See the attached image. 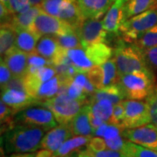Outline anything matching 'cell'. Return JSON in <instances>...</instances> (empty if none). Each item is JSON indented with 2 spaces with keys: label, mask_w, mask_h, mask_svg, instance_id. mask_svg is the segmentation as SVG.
<instances>
[{
  "label": "cell",
  "mask_w": 157,
  "mask_h": 157,
  "mask_svg": "<svg viewBox=\"0 0 157 157\" xmlns=\"http://www.w3.org/2000/svg\"><path fill=\"white\" fill-rule=\"evenodd\" d=\"M46 132L45 129L39 127L14 125L1 135V145H4L6 155L36 152L39 149L41 140Z\"/></svg>",
  "instance_id": "1"
},
{
  "label": "cell",
  "mask_w": 157,
  "mask_h": 157,
  "mask_svg": "<svg viewBox=\"0 0 157 157\" xmlns=\"http://www.w3.org/2000/svg\"><path fill=\"white\" fill-rule=\"evenodd\" d=\"M113 59L117 67L120 76L133 72L151 73L141 51L134 44L119 39L113 49ZM154 74V73H153Z\"/></svg>",
  "instance_id": "2"
},
{
  "label": "cell",
  "mask_w": 157,
  "mask_h": 157,
  "mask_svg": "<svg viewBox=\"0 0 157 157\" xmlns=\"http://www.w3.org/2000/svg\"><path fill=\"white\" fill-rule=\"evenodd\" d=\"M156 83L151 73L133 72L121 75L118 84L123 92L126 100H144L150 94Z\"/></svg>",
  "instance_id": "3"
},
{
  "label": "cell",
  "mask_w": 157,
  "mask_h": 157,
  "mask_svg": "<svg viewBox=\"0 0 157 157\" xmlns=\"http://www.w3.org/2000/svg\"><path fill=\"white\" fill-rule=\"evenodd\" d=\"M88 102L75 100L67 94H59L56 96L42 101L39 105L50 109L59 125H67L75 117L80 109Z\"/></svg>",
  "instance_id": "4"
},
{
  "label": "cell",
  "mask_w": 157,
  "mask_h": 157,
  "mask_svg": "<svg viewBox=\"0 0 157 157\" xmlns=\"http://www.w3.org/2000/svg\"><path fill=\"white\" fill-rule=\"evenodd\" d=\"M157 25V9L144 11L122 23L119 36L128 43H135L147 30Z\"/></svg>",
  "instance_id": "5"
},
{
  "label": "cell",
  "mask_w": 157,
  "mask_h": 157,
  "mask_svg": "<svg viewBox=\"0 0 157 157\" xmlns=\"http://www.w3.org/2000/svg\"><path fill=\"white\" fill-rule=\"evenodd\" d=\"M14 125H30L39 127L49 131L55 128L59 124L50 109L42 105H33L25 107L13 116L12 119Z\"/></svg>",
  "instance_id": "6"
},
{
  "label": "cell",
  "mask_w": 157,
  "mask_h": 157,
  "mask_svg": "<svg viewBox=\"0 0 157 157\" xmlns=\"http://www.w3.org/2000/svg\"><path fill=\"white\" fill-rule=\"evenodd\" d=\"M125 116L121 129H132L151 123L149 108L147 101L139 100H125Z\"/></svg>",
  "instance_id": "7"
},
{
  "label": "cell",
  "mask_w": 157,
  "mask_h": 157,
  "mask_svg": "<svg viewBox=\"0 0 157 157\" xmlns=\"http://www.w3.org/2000/svg\"><path fill=\"white\" fill-rule=\"evenodd\" d=\"M73 29L74 28L73 26L63 21L59 17L52 16L41 10L39 15L34 19L33 24L30 30L41 38L45 35H61Z\"/></svg>",
  "instance_id": "8"
},
{
  "label": "cell",
  "mask_w": 157,
  "mask_h": 157,
  "mask_svg": "<svg viewBox=\"0 0 157 157\" xmlns=\"http://www.w3.org/2000/svg\"><path fill=\"white\" fill-rule=\"evenodd\" d=\"M76 32L84 49L107 41V32L103 26L102 20L100 19H85L81 25L76 29Z\"/></svg>",
  "instance_id": "9"
},
{
  "label": "cell",
  "mask_w": 157,
  "mask_h": 157,
  "mask_svg": "<svg viewBox=\"0 0 157 157\" xmlns=\"http://www.w3.org/2000/svg\"><path fill=\"white\" fill-rule=\"evenodd\" d=\"M122 135L126 140L157 151V126L148 123L140 128L124 129Z\"/></svg>",
  "instance_id": "10"
},
{
  "label": "cell",
  "mask_w": 157,
  "mask_h": 157,
  "mask_svg": "<svg viewBox=\"0 0 157 157\" xmlns=\"http://www.w3.org/2000/svg\"><path fill=\"white\" fill-rule=\"evenodd\" d=\"M74 136L69 125H58L46 132L41 140L39 149L57 151L70 138Z\"/></svg>",
  "instance_id": "11"
},
{
  "label": "cell",
  "mask_w": 157,
  "mask_h": 157,
  "mask_svg": "<svg viewBox=\"0 0 157 157\" xmlns=\"http://www.w3.org/2000/svg\"><path fill=\"white\" fill-rule=\"evenodd\" d=\"M1 101L11 107L15 114L25 107L39 104V101L30 95L26 91L12 88L1 90Z\"/></svg>",
  "instance_id": "12"
},
{
  "label": "cell",
  "mask_w": 157,
  "mask_h": 157,
  "mask_svg": "<svg viewBox=\"0 0 157 157\" xmlns=\"http://www.w3.org/2000/svg\"><path fill=\"white\" fill-rule=\"evenodd\" d=\"M115 0H77L85 19H100L106 15Z\"/></svg>",
  "instance_id": "13"
},
{
  "label": "cell",
  "mask_w": 157,
  "mask_h": 157,
  "mask_svg": "<svg viewBox=\"0 0 157 157\" xmlns=\"http://www.w3.org/2000/svg\"><path fill=\"white\" fill-rule=\"evenodd\" d=\"M128 0H115L108 10L102 24L107 33L119 35L121 25L124 22V6Z\"/></svg>",
  "instance_id": "14"
},
{
  "label": "cell",
  "mask_w": 157,
  "mask_h": 157,
  "mask_svg": "<svg viewBox=\"0 0 157 157\" xmlns=\"http://www.w3.org/2000/svg\"><path fill=\"white\" fill-rule=\"evenodd\" d=\"M1 59L6 62L14 77L24 78L25 76L28 67V53L14 47Z\"/></svg>",
  "instance_id": "15"
},
{
  "label": "cell",
  "mask_w": 157,
  "mask_h": 157,
  "mask_svg": "<svg viewBox=\"0 0 157 157\" xmlns=\"http://www.w3.org/2000/svg\"><path fill=\"white\" fill-rule=\"evenodd\" d=\"M89 110V104H85L78 114L68 123L74 136H94V129L90 122Z\"/></svg>",
  "instance_id": "16"
},
{
  "label": "cell",
  "mask_w": 157,
  "mask_h": 157,
  "mask_svg": "<svg viewBox=\"0 0 157 157\" xmlns=\"http://www.w3.org/2000/svg\"><path fill=\"white\" fill-rule=\"evenodd\" d=\"M59 17L75 30L78 29L85 20L76 0H64L59 10Z\"/></svg>",
  "instance_id": "17"
},
{
  "label": "cell",
  "mask_w": 157,
  "mask_h": 157,
  "mask_svg": "<svg viewBox=\"0 0 157 157\" xmlns=\"http://www.w3.org/2000/svg\"><path fill=\"white\" fill-rule=\"evenodd\" d=\"M86 149L92 157H121L122 152L113 150L107 146L104 138L93 136L86 146Z\"/></svg>",
  "instance_id": "18"
},
{
  "label": "cell",
  "mask_w": 157,
  "mask_h": 157,
  "mask_svg": "<svg viewBox=\"0 0 157 157\" xmlns=\"http://www.w3.org/2000/svg\"><path fill=\"white\" fill-rule=\"evenodd\" d=\"M60 50L61 47L59 45L55 36L45 35L39 39L35 52L52 62Z\"/></svg>",
  "instance_id": "19"
},
{
  "label": "cell",
  "mask_w": 157,
  "mask_h": 157,
  "mask_svg": "<svg viewBox=\"0 0 157 157\" xmlns=\"http://www.w3.org/2000/svg\"><path fill=\"white\" fill-rule=\"evenodd\" d=\"M15 47L26 53H32L35 52L38 41L40 39L39 35L31 30L22 29L17 30Z\"/></svg>",
  "instance_id": "20"
},
{
  "label": "cell",
  "mask_w": 157,
  "mask_h": 157,
  "mask_svg": "<svg viewBox=\"0 0 157 157\" xmlns=\"http://www.w3.org/2000/svg\"><path fill=\"white\" fill-rule=\"evenodd\" d=\"M92 137L93 136H73L57 151L52 153V157H69L73 153L86 146Z\"/></svg>",
  "instance_id": "21"
},
{
  "label": "cell",
  "mask_w": 157,
  "mask_h": 157,
  "mask_svg": "<svg viewBox=\"0 0 157 157\" xmlns=\"http://www.w3.org/2000/svg\"><path fill=\"white\" fill-rule=\"evenodd\" d=\"M90 113L105 123H110L112 119L113 104L107 100H89Z\"/></svg>",
  "instance_id": "22"
},
{
  "label": "cell",
  "mask_w": 157,
  "mask_h": 157,
  "mask_svg": "<svg viewBox=\"0 0 157 157\" xmlns=\"http://www.w3.org/2000/svg\"><path fill=\"white\" fill-rule=\"evenodd\" d=\"M85 50L87 56L96 66H101L113 55V49L105 43L90 45Z\"/></svg>",
  "instance_id": "23"
},
{
  "label": "cell",
  "mask_w": 157,
  "mask_h": 157,
  "mask_svg": "<svg viewBox=\"0 0 157 157\" xmlns=\"http://www.w3.org/2000/svg\"><path fill=\"white\" fill-rule=\"evenodd\" d=\"M40 11L41 9L39 6H32L30 10L24 13L13 14L11 21L7 24H10L16 31L22 29L30 30L33 24L34 19L39 15Z\"/></svg>",
  "instance_id": "24"
},
{
  "label": "cell",
  "mask_w": 157,
  "mask_h": 157,
  "mask_svg": "<svg viewBox=\"0 0 157 157\" xmlns=\"http://www.w3.org/2000/svg\"><path fill=\"white\" fill-rule=\"evenodd\" d=\"M107 100L113 105L121 103L126 100L123 92L119 84L104 86L101 89H96L95 93L91 96L89 100Z\"/></svg>",
  "instance_id": "25"
},
{
  "label": "cell",
  "mask_w": 157,
  "mask_h": 157,
  "mask_svg": "<svg viewBox=\"0 0 157 157\" xmlns=\"http://www.w3.org/2000/svg\"><path fill=\"white\" fill-rule=\"evenodd\" d=\"M152 9H157V0H128L124 6V21Z\"/></svg>",
  "instance_id": "26"
},
{
  "label": "cell",
  "mask_w": 157,
  "mask_h": 157,
  "mask_svg": "<svg viewBox=\"0 0 157 157\" xmlns=\"http://www.w3.org/2000/svg\"><path fill=\"white\" fill-rule=\"evenodd\" d=\"M67 55L79 73H86L90 68L95 66L87 56L84 48H73L66 50Z\"/></svg>",
  "instance_id": "27"
},
{
  "label": "cell",
  "mask_w": 157,
  "mask_h": 157,
  "mask_svg": "<svg viewBox=\"0 0 157 157\" xmlns=\"http://www.w3.org/2000/svg\"><path fill=\"white\" fill-rule=\"evenodd\" d=\"M61 85L62 78L57 74L55 77H53L52 78H51L50 80H47L39 86L35 98L39 101L40 104L42 101H45L56 96L59 92Z\"/></svg>",
  "instance_id": "28"
},
{
  "label": "cell",
  "mask_w": 157,
  "mask_h": 157,
  "mask_svg": "<svg viewBox=\"0 0 157 157\" xmlns=\"http://www.w3.org/2000/svg\"><path fill=\"white\" fill-rule=\"evenodd\" d=\"M17 32L10 24H1L0 28V53L1 58L15 47Z\"/></svg>",
  "instance_id": "29"
},
{
  "label": "cell",
  "mask_w": 157,
  "mask_h": 157,
  "mask_svg": "<svg viewBox=\"0 0 157 157\" xmlns=\"http://www.w3.org/2000/svg\"><path fill=\"white\" fill-rule=\"evenodd\" d=\"M122 153L128 157H157V151L127 140Z\"/></svg>",
  "instance_id": "30"
},
{
  "label": "cell",
  "mask_w": 157,
  "mask_h": 157,
  "mask_svg": "<svg viewBox=\"0 0 157 157\" xmlns=\"http://www.w3.org/2000/svg\"><path fill=\"white\" fill-rule=\"evenodd\" d=\"M101 68L103 71L104 86L118 84L120 74H119L117 67H116V64H115V61L113 59H110L107 62H105L104 64H102Z\"/></svg>",
  "instance_id": "31"
},
{
  "label": "cell",
  "mask_w": 157,
  "mask_h": 157,
  "mask_svg": "<svg viewBox=\"0 0 157 157\" xmlns=\"http://www.w3.org/2000/svg\"><path fill=\"white\" fill-rule=\"evenodd\" d=\"M55 38L62 49L68 50V49H73V48H81L82 47L79 37H78L75 29H73L70 32H67V33L57 35L55 36Z\"/></svg>",
  "instance_id": "32"
},
{
  "label": "cell",
  "mask_w": 157,
  "mask_h": 157,
  "mask_svg": "<svg viewBox=\"0 0 157 157\" xmlns=\"http://www.w3.org/2000/svg\"><path fill=\"white\" fill-rule=\"evenodd\" d=\"M139 49H147L157 45V25L140 35L139 39L133 43Z\"/></svg>",
  "instance_id": "33"
},
{
  "label": "cell",
  "mask_w": 157,
  "mask_h": 157,
  "mask_svg": "<svg viewBox=\"0 0 157 157\" xmlns=\"http://www.w3.org/2000/svg\"><path fill=\"white\" fill-rule=\"evenodd\" d=\"M52 62L45 59L43 56L38 54L37 52H32L28 54V67H27V72L26 73H35L39 68L50 66Z\"/></svg>",
  "instance_id": "34"
},
{
  "label": "cell",
  "mask_w": 157,
  "mask_h": 157,
  "mask_svg": "<svg viewBox=\"0 0 157 157\" xmlns=\"http://www.w3.org/2000/svg\"><path fill=\"white\" fill-rule=\"evenodd\" d=\"M140 51L148 67L151 70L152 73H154L157 81V45Z\"/></svg>",
  "instance_id": "35"
},
{
  "label": "cell",
  "mask_w": 157,
  "mask_h": 157,
  "mask_svg": "<svg viewBox=\"0 0 157 157\" xmlns=\"http://www.w3.org/2000/svg\"><path fill=\"white\" fill-rule=\"evenodd\" d=\"M86 76L89 78L91 83L94 85L96 89H101L104 87L103 84V71L101 66H94L86 72Z\"/></svg>",
  "instance_id": "36"
},
{
  "label": "cell",
  "mask_w": 157,
  "mask_h": 157,
  "mask_svg": "<svg viewBox=\"0 0 157 157\" xmlns=\"http://www.w3.org/2000/svg\"><path fill=\"white\" fill-rule=\"evenodd\" d=\"M64 0H43L39 7L45 13L59 17V10Z\"/></svg>",
  "instance_id": "37"
},
{
  "label": "cell",
  "mask_w": 157,
  "mask_h": 157,
  "mask_svg": "<svg viewBox=\"0 0 157 157\" xmlns=\"http://www.w3.org/2000/svg\"><path fill=\"white\" fill-rule=\"evenodd\" d=\"M147 103L149 108V113L151 118V123L157 126V81L150 94L147 97Z\"/></svg>",
  "instance_id": "38"
},
{
  "label": "cell",
  "mask_w": 157,
  "mask_h": 157,
  "mask_svg": "<svg viewBox=\"0 0 157 157\" xmlns=\"http://www.w3.org/2000/svg\"><path fill=\"white\" fill-rule=\"evenodd\" d=\"M33 74L39 79L40 83H44L45 81L50 80L51 78L55 77L57 75V72L55 67L52 65H50V66H45V67L39 68L36 73Z\"/></svg>",
  "instance_id": "39"
},
{
  "label": "cell",
  "mask_w": 157,
  "mask_h": 157,
  "mask_svg": "<svg viewBox=\"0 0 157 157\" xmlns=\"http://www.w3.org/2000/svg\"><path fill=\"white\" fill-rule=\"evenodd\" d=\"M32 6L29 0H9V8L13 14L24 13L30 10Z\"/></svg>",
  "instance_id": "40"
},
{
  "label": "cell",
  "mask_w": 157,
  "mask_h": 157,
  "mask_svg": "<svg viewBox=\"0 0 157 157\" xmlns=\"http://www.w3.org/2000/svg\"><path fill=\"white\" fill-rule=\"evenodd\" d=\"M124 116H125V106H124V103L122 101L121 103L113 105L112 119L110 121V123L116 125L121 128V124L124 120Z\"/></svg>",
  "instance_id": "41"
},
{
  "label": "cell",
  "mask_w": 157,
  "mask_h": 157,
  "mask_svg": "<svg viewBox=\"0 0 157 157\" xmlns=\"http://www.w3.org/2000/svg\"><path fill=\"white\" fill-rule=\"evenodd\" d=\"M13 77L12 73L11 72L10 68L6 65V63L4 61L3 59H1L0 63V86L1 89L5 88L7 84L11 80Z\"/></svg>",
  "instance_id": "42"
},
{
  "label": "cell",
  "mask_w": 157,
  "mask_h": 157,
  "mask_svg": "<svg viewBox=\"0 0 157 157\" xmlns=\"http://www.w3.org/2000/svg\"><path fill=\"white\" fill-rule=\"evenodd\" d=\"M37 152H32V153H14L11 154L7 157H36Z\"/></svg>",
  "instance_id": "43"
},
{
  "label": "cell",
  "mask_w": 157,
  "mask_h": 157,
  "mask_svg": "<svg viewBox=\"0 0 157 157\" xmlns=\"http://www.w3.org/2000/svg\"><path fill=\"white\" fill-rule=\"evenodd\" d=\"M78 157H92L89 155V153L87 152V150L84 148V149H80L78 151Z\"/></svg>",
  "instance_id": "44"
},
{
  "label": "cell",
  "mask_w": 157,
  "mask_h": 157,
  "mask_svg": "<svg viewBox=\"0 0 157 157\" xmlns=\"http://www.w3.org/2000/svg\"><path fill=\"white\" fill-rule=\"evenodd\" d=\"M33 6H40L43 0H29Z\"/></svg>",
  "instance_id": "45"
},
{
  "label": "cell",
  "mask_w": 157,
  "mask_h": 157,
  "mask_svg": "<svg viewBox=\"0 0 157 157\" xmlns=\"http://www.w3.org/2000/svg\"><path fill=\"white\" fill-rule=\"evenodd\" d=\"M0 3L4 4L5 6H6L9 8V0H0ZM10 9V8H9Z\"/></svg>",
  "instance_id": "46"
},
{
  "label": "cell",
  "mask_w": 157,
  "mask_h": 157,
  "mask_svg": "<svg viewBox=\"0 0 157 157\" xmlns=\"http://www.w3.org/2000/svg\"><path fill=\"white\" fill-rule=\"evenodd\" d=\"M5 154H6V153H5V150H4V148H3V147H1V157H6V155H5Z\"/></svg>",
  "instance_id": "47"
},
{
  "label": "cell",
  "mask_w": 157,
  "mask_h": 157,
  "mask_svg": "<svg viewBox=\"0 0 157 157\" xmlns=\"http://www.w3.org/2000/svg\"><path fill=\"white\" fill-rule=\"evenodd\" d=\"M69 157H78V151L73 153V154H72V155H71Z\"/></svg>",
  "instance_id": "48"
},
{
  "label": "cell",
  "mask_w": 157,
  "mask_h": 157,
  "mask_svg": "<svg viewBox=\"0 0 157 157\" xmlns=\"http://www.w3.org/2000/svg\"><path fill=\"white\" fill-rule=\"evenodd\" d=\"M121 157H128V155H124L123 153H122V156Z\"/></svg>",
  "instance_id": "49"
},
{
  "label": "cell",
  "mask_w": 157,
  "mask_h": 157,
  "mask_svg": "<svg viewBox=\"0 0 157 157\" xmlns=\"http://www.w3.org/2000/svg\"><path fill=\"white\" fill-rule=\"evenodd\" d=\"M76 1H77V0H76Z\"/></svg>",
  "instance_id": "50"
}]
</instances>
